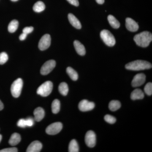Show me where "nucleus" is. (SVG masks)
<instances>
[{"mask_svg": "<svg viewBox=\"0 0 152 152\" xmlns=\"http://www.w3.org/2000/svg\"><path fill=\"white\" fill-rule=\"evenodd\" d=\"M134 41L139 46L146 48L152 40V35L150 32L145 31L134 36Z\"/></svg>", "mask_w": 152, "mask_h": 152, "instance_id": "obj_1", "label": "nucleus"}, {"mask_svg": "<svg viewBox=\"0 0 152 152\" xmlns=\"http://www.w3.org/2000/svg\"><path fill=\"white\" fill-rule=\"evenodd\" d=\"M152 67L151 64L143 60H136L126 64L125 68L129 70L140 71L148 69Z\"/></svg>", "mask_w": 152, "mask_h": 152, "instance_id": "obj_2", "label": "nucleus"}, {"mask_svg": "<svg viewBox=\"0 0 152 152\" xmlns=\"http://www.w3.org/2000/svg\"><path fill=\"white\" fill-rule=\"evenodd\" d=\"M100 37L104 43L109 47L113 46L115 44V37L108 30H102L100 33Z\"/></svg>", "mask_w": 152, "mask_h": 152, "instance_id": "obj_3", "label": "nucleus"}, {"mask_svg": "<svg viewBox=\"0 0 152 152\" xmlns=\"http://www.w3.org/2000/svg\"><path fill=\"white\" fill-rule=\"evenodd\" d=\"M53 88V83L48 81L45 82L38 88L37 93L42 96H48L52 92Z\"/></svg>", "mask_w": 152, "mask_h": 152, "instance_id": "obj_4", "label": "nucleus"}, {"mask_svg": "<svg viewBox=\"0 0 152 152\" xmlns=\"http://www.w3.org/2000/svg\"><path fill=\"white\" fill-rule=\"evenodd\" d=\"M23 86V81L22 79L18 78L12 84L11 91L13 96L18 98L20 95Z\"/></svg>", "mask_w": 152, "mask_h": 152, "instance_id": "obj_5", "label": "nucleus"}, {"mask_svg": "<svg viewBox=\"0 0 152 152\" xmlns=\"http://www.w3.org/2000/svg\"><path fill=\"white\" fill-rule=\"evenodd\" d=\"M56 66V62L54 60H51L47 61L41 68V74L43 75H46L52 72Z\"/></svg>", "mask_w": 152, "mask_h": 152, "instance_id": "obj_6", "label": "nucleus"}, {"mask_svg": "<svg viewBox=\"0 0 152 152\" xmlns=\"http://www.w3.org/2000/svg\"><path fill=\"white\" fill-rule=\"evenodd\" d=\"M63 125L61 122H56L49 125L46 129L48 134L55 135L60 132L62 129Z\"/></svg>", "mask_w": 152, "mask_h": 152, "instance_id": "obj_7", "label": "nucleus"}, {"mask_svg": "<svg viewBox=\"0 0 152 152\" xmlns=\"http://www.w3.org/2000/svg\"><path fill=\"white\" fill-rule=\"evenodd\" d=\"M51 39L48 34L44 35L39 42L38 47L41 50L43 51L48 48L51 45Z\"/></svg>", "mask_w": 152, "mask_h": 152, "instance_id": "obj_8", "label": "nucleus"}, {"mask_svg": "<svg viewBox=\"0 0 152 152\" xmlns=\"http://www.w3.org/2000/svg\"><path fill=\"white\" fill-rule=\"evenodd\" d=\"M85 142L86 145L90 148H94L96 144V135L94 132L89 131L85 136Z\"/></svg>", "mask_w": 152, "mask_h": 152, "instance_id": "obj_9", "label": "nucleus"}, {"mask_svg": "<svg viewBox=\"0 0 152 152\" xmlns=\"http://www.w3.org/2000/svg\"><path fill=\"white\" fill-rule=\"evenodd\" d=\"M95 104L93 102H89L87 100H83L79 103V110L82 112H87L91 110L94 108Z\"/></svg>", "mask_w": 152, "mask_h": 152, "instance_id": "obj_10", "label": "nucleus"}, {"mask_svg": "<svg viewBox=\"0 0 152 152\" xmlns=\"http://www.w3.org/2000/svg\"><path fill=\"white\" fill-rule=\"evenodd\" d=\"M146 80V76L143 73L138 74L134 77L132 82L133 87H140L142 86Z\"/></svg>", "mask_w": 152, "mask_h": 152, "instance_id": "obj_11", "label": "nucleus"}, {"mask_svg": "<svg viewBox=\"0 0 152 152\" xmlns=\"http://www.w3.org/2000/svg\"><path fill=\"white\" fill-rule=\"evenodd\" d=\"M126 28L131 32L137 31L139 28L137 23L132 19L129 18L126 19Z\"/></svg>", "mask_w": 152, "mask_h": 152, "instance_id": "obj_12", "label": "nucleus"}, {"mask_svg": "<svg viewBox=\"0 0 152 152\" xmlns=\"http://www.w3.org/2000/svg\"><path fill=\"white\" fill-rule=\"evenodd\" d=\"M42 148V145L40 142L35 141L31 143L27 148V152H39Z\"/></svg>", "mask_w": 152, "mask_h": 152, "instance_id": "obj_13", "label": "nucleus"}, {"mask_svg": "<svg viewBox=\"0 0 152 152\" xmlns=\"http://www.w3.org/2000/svg\"><path fill=\"white\" fill-rule=\"evenodd\" d=\"M68 19L71 25L74 27L78 29L81 28L82 26L80 22L72 14L70 13L68 15Z\"/></svg>", "mask_w": 152, "mask_h": 152, "instance_id": "obj_14", "label": "nucleus"}, {"mask_svg": "<svg viewBox=\"0 0 152 152\" xmlns=\"http://www.w3.org/2000/svg\"><path fill=\"white\" fill-rule=\"evenodd\" d=\"M34 123V120L32 118H28L27 119H21L18 121L17 125L20 127L25 128L26 127L32 126Z\"/></svg>", "mask_w": 152, "mask_h": 152, "instance_id": "obj_15", "label": "nucleus"}, {"mask_svg": "<svg viewBox=\"0 0 152 152\" xmlns=\"http://www.w3.org/2000/svg\"><path fill=\"white\" fill-rule=\"evenodd\" d=\"M74 45L76 52L79 55L83 56L86 54V50L84 46L79 41H74Z\"/></svg>", "mask_w": 152, "mask_h": 152, "instance_id": "obj_16", "label": "nucleus"}, {"mask_svg": "<svg viewBox=\"0 0 152 152\" xmlns=\"http://www.w3.org/2000/svg\"><path fill=\"white\" fill-rule=\"evenodd\" d=\"M34 119L37 121L39 122L44 118L45 112L44 109L40 107L37 108L34 112Z\"/></svg>", "mask_w": 152, "mask_h": 152, "instance_id": "obj_17", "label": "nucleus"}, {"mask_svg": "<svg viewBox=\"0 0 152 152\" xmlns=\"http://www.w3.org/2000/svg\"><path fill=\"white\" fill-rule=\"evenodd\" d=\"M143 92L140 89H136L131 93V98L133 100L137 99H142L144 98Z\"/></svg>", "mask_w": 152, "mask_h": 152, "instance_id": "obj_18", "label": "nucleus"}, {"mask_svg": "<svg viewBox=\"0 0 152 152\" xmlns=\"http://www.w3.org/2000/svg\"><path fill=\"white\" fill-rule=\"evenodd\" d=\"M21 139L20 135L19 134L17 133H14L12 135L9 140V144L12 146L16 145L20 142Z\"/></svg>", "mask_w": 152, "mask_h": 152, "instance_id": "obj_19", "label": "nucleus"}, {"mask_svg": "<svg viewBox=\"0 0 152 152\" xmlns=\"http://www.w3.org/2000/svg\"><path fill=\"white\" fill-rule=\"evenodd\" d=\"M108 20L112 27L115 29H118L120 27V23L115 17L112 15H109L108 16Z\"/></svg>", "mask_w": 152, "mask_h": 152, "instance_id": "obj_20", "label": "nucleus"}, {"mask_svg": "<svg viewBox=\"0 0 152 152\" xmlns=\"http://www.w3.org/2000/svg\"><path fill=\"white\" fill-rule=\"evenodd\" d=\"M66 72L73 80L76 81L78 79V75L77 73L71 67H68L67 68Z\"/></svg>", "mask_w": 152, "mask_h": 152, "instance_id": "obj_21", "label": "nucleus"}, {"mask_svg": "<svg viewBox=\"0 0 152 152\" xmlns=\"http://www.w3.org/2000/svg\"><path fill=\"white\" fill-rule=\"evenodd\" d=\"M59 91L61 94L64 96H66L69 92V87L67 84L65 82L61 83L59 86Z\"/></svg>", "mask_w": 152, "mask_h": 152, "instance_id": "obj_22", "label": "nucleus"}, {"mask_svg": "<svg viewBox=\"0 0 152 152\" xmlns=\"http://www.w3.org/2000/svg\"><path fill=\"white\" fill-rule=\"evenodd\" d=\"M45 9V6L43 2L39 1L34 5L33 7V10L36 12H41Z\"/></svg>", "mask_w": 152, "mask_h": 152, "instance_id": "obj_23", "label": "nucleus"}, {"mask_svg": "<svg viewBox=\"0 0 152 152\" xmlns=\"http://www.w3.org/2000/svg\"><path fill=\"white\" fill-rule=\"evenodd\" d=\"M121 107V104L119 101L112 100L109 104V108L112 111H115Z\"/></svg>", "mask_w": 152, "mask_h": 152, "instance_id": "obj_24", "label": "nucleus"}, {"mask_svg": "<svg viewBox=\"0 0 152 152\" xmlns=\"http://www.w3.org/2000/svg\"><path fill=\"white\" fill-rule=\"evenodd\" d=\"M79 151V147L77 142L75 140H72L70 142L69 146V152H78Z\"/></svg>", "mask_w": 152, "mask_h": 152, "instance_id": "obj_25", "label": "nucleus"}, {"mask_svg": "<svg viewBox=\"0 0 152 152\" xmlns=\"http://www.w3.org/2000/svg\"><path fill=\"white\" fill-rule=\"evenodd\" d=\"M19 23L17 20H14L11 21L8 27L9 31L10 33H14L16 31L18 27Z\"/></svg>", "mask_w": 152, "mask_h": 152, "instance_id": "obj_26", "label": "nucleus"}, {"mask_svg": "<svg viewBox=\"0 0 152 152\" xmlns=\"http://www.w3.org/2000/svg\"><path fill=\"white\" fill-rule=\"evenodd\" d=\"M61 104L59 100L55 99L52 104V111L53 113L57 114L60 111Z\"/></svg>", "mask_w": 152, "mask_h": 152, "instance_id": "obj_27", "label": "nucleus"}, {"mask_svg": "<svg viewBox=\"0 0 152 152\" xmlns=\"http://www.w3.org/2000/svg\"><path fill=\"white\" fill-rule=\"evenodd\" d=\"M8 60V56L5 52H2L0 53V65L5 64Z\"/></svg>", "mask_w": 152, "mask_h": 152, "instance_id": "obj_28", "label": "nucleus"}, {"mask_svg": "<svg viewBox=\"0 0 152 152\" xmlns=\"http://www.w3.org/2000/svg\"><path fill=\"white\" fill-rule=\"evenodd\" d=\"M144 91L148 96H151L152 94V83H148L145 86L144 88Z\"/></svg>", "mask_w": 152, "mask_h": 152, "instance_id": "obj_29", "label": "nucleus"}, {"mask_svg": "<svg viewBox=\"0 0 152 152\" xmlns=\"http://www.w3.org/2000/svg\"><path fill=\"white\" fill-rule=\"evenodd\" d=\"M105 121L110 124H114L116 121V119L114 116L110 115H107L104 117Z\"/></svg>", "mask_w": 152, "mask_h": 152, "instance_id": "obj_30", "label": "nucleus"}, {"mask_svg": "<svg viewBox=\"0 0 152 152\" xmlns=\"http://www.w3.org/2000/svg\"><path fill=\"white\" fill-rule=\"evenodd\" d=\"M18 149L16 148H8L0 151V152H17Z\"/></svg>", "mask_w": 152, "mask_h": 152, "instance_id": "obj_31", "label": "nucleus"}, {"mask_svg": "<svg viewBox=\"0 0 152 152\" xmlns=\"http://www.w3.org/2000/svg\"><path fill=\"white\" fill-rule=\"evenodd\" d=\"M34 28L33 27H27L24 28L23 29V33L26 34H28L33 31L34 30Z\"/></svg>", "mask_w": 152, "mask_h": 152, "instance_id": "obj_32", "label": "nucleus"}, {"mask_svg": "<svg viewBox=\"0 0 152 152\" xmlns=\"http://www.w3.org/2000/svg\"><path fill=\"white\" fill-rule=\"evenodd\" d=\"M70 4L73 5L78 7L79 5L78 0H67Z\"/></svg>", "mask_w": 152, "mask_h": 152, "instance_id": "obj_33", "label": "nucleus"}, {"mask_svg": "<svg viewBox=\"0 0 152 152\" xmlns=\"http://www.w3.org/2000/svg\"><path fill=\"white\" fill-rule=\"evenodd\" d=\"M27 36V34H25V33H23L21 34H20V36L19 39H20V40L21 41L24 40L25 39H26V38Z\"/></svg>", "mask_w": 152, "mask_h": 152, "instance_id": "obj_34", "label": "nucleus"}, {"mask_svg": "<svg viewBox=\"0 0 152 152\" xmlns=\"http://www.w3.org/2000/svg\"><path fill=\"white\" fill-rule=\"evenodd\" d=\"M96 2L99 4H102L104 3V0H96Z\"/></svg>", "mask_w": 152, "mask_h": 152, "instance_id": "obj_35", "label": "nucleus"}, {"mask_svg": "<svg viewBox=\"0 0 152 152\" xmlns=\"http://www.w3.org/2000/svg\"><path fill=\"white\" fill-rule=\"evenodd\" d=\"M4 106L1 101L0 100V111L4 109Z\"/></svg>", "mask_w": 152, "mask_h": 152, "instance_id": "obj_36", "label": "nucleus"}, {"mask_svg": "<svg viewBox=\"0 0 152 152\" xmlns=\"http://www.w3.org/2000/svg\"><path fill=\"white\" fill-rule=\"evenodd\" d=\"M2 138V136L0 134V142H1V141Z\"/></svg>", "mask_w": 152, "mask_h": 152, "instance_id": "obj_37", "label": "nucleus"}, {"mask_svg": "<svg viewBox=\"0 0 152 152\" xmlns=\"http://www.w3.org/2000/svg\"><path fill=\"white\" fill-rule=\"evenodd\" d=\"M11 1H18V0H11Z\"/></svg>", "mask_w": 152, "mask_h": 152, "instance_id": "obj_38", "label": "nucleus"}]
</instances>
